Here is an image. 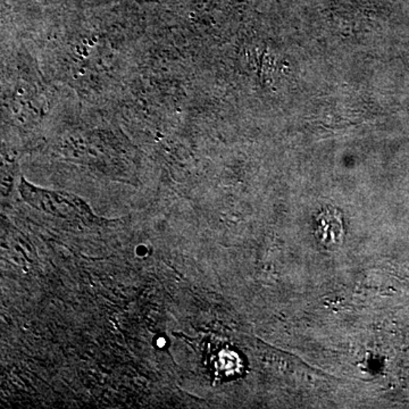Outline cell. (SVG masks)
<instances>
[{
    "label": "cell",
    "mask_w": 409,
    "mask_h": 409,
    "mask_svg": "<svg viewBox=\"0 0 409 409\" xmlns=\"http://www.w3.org/2000/svg\"><path fill=\"white\" fill-rule=\"evenodd\" d=\"M317 236L324 245L333 246L344 239V227L340 214L335 211H323L317 218Z\"/></svg>",
    "instance_id": "obj_1"
}]
</instances>
